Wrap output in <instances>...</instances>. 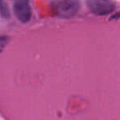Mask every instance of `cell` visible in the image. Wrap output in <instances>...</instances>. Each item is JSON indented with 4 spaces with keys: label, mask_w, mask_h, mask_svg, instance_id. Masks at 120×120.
<instances>
[{
    "label": "cell",
    "mask_w": 120,
    "mask_h": 120,
    "mask_svg": "<svg viewBox=\"0 0 120 120\" xmlns=\"http://www.w3.org/2000/svg\"><path fill=\"white\" fill-rule=\"evenodd\" d=\"M53 7L58 17L71 18L80 9L79 0H53Z\"/></svg>",
    "instance_id": "obj_1"
},
{
    "label": "cell",
    "mask_w": 120,
    "mask_h": 120,
    "mask_svg": "<svg viewBox=\"0 0 120 120\" xmlns=\"http://www.w3.org/2000/svg\"><path fill=\"white\" fill-rule=\"evenodd\" d=\"M90 12L95 15H108L114 11L115 5L110 0H86Z\"/></svg>",
    "instance_id": "obj_2"
},
{
    "label": "cell",
    "mask_w": 120,
    "mask_h": 120,
    "mask_svg": "<svg viewBox=\"0 0 120 120\" xmlns=\"http://www.w3.org/2000/svg\"><path fill=\"white\" fill-rule=\"evenodd\" d=\"M13 10L17 18L22 23H26L31 18V10L29 0H16Z\"/></svg>",
    "instance_id": "obj_3"
},
{
    "label": "cell",
    "mask_w": 120,
    "mask_h": 120,
    "mask_svg": "<svg viewBox=\"0 0 120 120\" xmlns=\"http://www.w3.org/2000/svg\"><path fill=\"white\" fill-rule=\"evenodd\" d=\"M0 15L4 18H8L10 17L9 9L4 0H0Z\"/></svg>",
    "instance_id": "obj_4"
},
{
    "label": "cell",
    "mask_w": 120,
    "mask_h": 120,
    "mask_svg": "<svg viewBox=\"0 0 120 120\" xmlns=\"http://www.w3.org/2000/svg\"><path fill=\"white\" fill-rule=\"evenodd\" d=\"M117 19H120V12L115 13L114 15H113L110 17V20H117Z\"/></svg>",
    "instance_id": "obj_5"
}]
</instances>
